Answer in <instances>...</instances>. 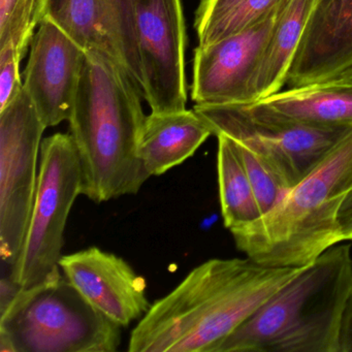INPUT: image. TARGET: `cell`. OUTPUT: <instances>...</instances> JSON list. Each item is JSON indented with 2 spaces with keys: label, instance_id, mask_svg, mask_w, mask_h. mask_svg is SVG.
I'll return each mask as SVG.
<instances>
[{
  "label": "cell",
  "instance_id": "20",
  "mask_svg": "<svg viewBox=\"0 0 352 352\" xmlns=\"http://www.w3.org/2000/svg\"><path fill=\"white\" fill-rule=\"evenodd\" d=\"M292 0H241L199 41L209 45L243 32L281 13Z\"/></svg>",
  "mask_w": 352,
  "mask_h": 352
},
{
  "label": "cell",
  "instance_id": "22",
  "mask_svg": "<svg viewBox=\"0 0 352 352\" xmlns=\"http://www.w3.org/2000/svg\"><path fill=\"white\" fill-rule=\"evenodd\" d=\"M22 58L13 46L0 49V110L23 88L20 75Z\"/></svg>",
  "mask_w": 352,
  "mask_h": 352
},
{
  "label": "cell",
  "instance_id": "10",
  "mask_svg": "<svg viewBox=\"0 0 352 352\" xmlns=\"http://www.w3.org/2000/svg\"><path fill=\"white\" fill-rule=\"evenodd\" d=\"M281 13L218 42L195 48L191 86L195 104L252 102L253 76Z\"/></svg>",
  "mask_w": 352,
  "mask_h": 352
},
{
  "label": "cell",
  "instance_id": "24",
  "mask_svg": "<svg viewBox=\"0 0 352 352\" xmlns=\"http://www.w3.org/2000/svg\"><path fill=\"white\" fill-rule=\"evenodd\" d=\"M338 223H339L342 241L352 242V188L346 195L341 208H340L339 214H338Z\"/></svg>",
  "mask_w": 352,
  "mask_h": 352
},
{
  "label": "cell",
  "instance_id": "13",
  "mask_svg": "<svg viewBox=\"0 0 352 352\" xmlns=\"http://www.w3.org/2000/svg\"><path fill=\"white\" fill-rule=\"evenodd\" d=\"M352 75V0H315L287 74L290 88Z\"/></svg>",
  "mask_w": 352,
  "mask_h": 352
},
{
  "label": "cell",
  "instance_id": "1",
  "mask_svg": "<svg viewBox=\"0 0 352 352\" xmlns=\"http://www.w3.org/2000/svg\"><path fill=\"white\" fill-rule=\"evenodd\" d=\"M304 267H275L249 257L212 258L154 302L129 338V352H215Z\"/></svg>",
  "mask_w": 352,
  "mask_h": 352
},
{
  "label": "cell",
  "instance_id": "17",
  "mask_svg": "<svg viewBox=\"0 0 352 352\" xmlns=\"http://www.w3.org/2000/svg\"><path fill=\"white\" fill-rule=\"evenodd\" d=\"M315 0H292L280 14L251 83L252 102L280 91L302 40Z\"/></svg>",
  "mask_w": 352,
  "mask_h": 352
},
{
  "label": "cell",
  "instance_id": "4",
  "mask_svg": "<svg viewBox=\"0 0 352 352\" xmlns=\"http://www.w3.org/2000/svg\"><path fill=\"white\" fill-rule=\"evenodd\" d=\"M352 188V131L271 211L232 232L239 250L267 267H305L343 242L338 214Z\"/></svg>",
  "mask_w": 352,
  "mask_h": 352
},
{
  "label": "cell",
  "instance_id": "14",
  "mask_svg": "<svg viewBox=\"0 0 352 352\" xmlns=\"http://www.w3.org/2000/svg\"><path fill=\"white\" fill-rule=\"evenodd\" d=\"M212 135L195 110L151 112L142 129L138 154L150 177L160 176L193 156Z\"/></svg>",
  "mask_w": 352,
  "mask_h": 352
},
{
  "label": "cell",
  "instance_id": "26",
  "mask_svg": "<svg viewBox=\"0 0 352 352\" xmlns=\"http://www.w3.org/2000/svg\"><path fill=\"white\" fill-rule=\"evenodd\" d=\"M348 80H350V81H352V75H351V77L349 78V79Z\"/></svg>",
  "mask_w": 352,
  "mask_h": 352
},
{
  "label": "cell",
  "instance_id": "11",
  "mask_svg": "<svg viewBox=\"0 0 352 352\" xmlns=\"http://www.w3.org/2000/svg\"><path fill=\"white\" fill-rule=\"evenodd\" d=\"M86 52L50 20L43 19L30 46L23 87L45 126L69 121Z\"/></svg>",
  "mask_w": 352,
  "mask_h": 352
},
{
  "label": "cell",
  "instance_id": "25",
  "mask_svg": "<svg viewBox=\"0 0 352 352\" xmlns=\"http://www.w3.org/2000/svg\"><path fill=\"white\" fill-rule=\"evenodd\" d=\"M21 285L16 283L11 277H3L0 282V313H3L13 302L21 290Z\"/></svg>",
  "mask_w": 352,
  "mask_h": 352
},
{
  "label": "cell",
  "instance_id": "9",
  "mask_svg": "<svg viewBox=\"0 0 352 352\" xmlns=\"http://www.w3.org/2000/svg\"><path fill=\"white\" fill-rule=\"evenodd\" d=\"M46 129L24 87L0 110V255L11 267L28 234Z\"/></svg>",
  "mask_w": 352,
  "mask_h": 352
},
{
  "label": "cell",
  "instance_id": "3",
  "mask_svg": "<svg viewBox=\"0 0 352 352\" xmlns=\"http://www.w3.org/2000/svg\"><path fill=\"white\" fill-rule=\"evenodd\" d=\"M351 289V246L336 245L305 265L215 352H340Z\"/></svg>",
  "mask_w": 352,
  "mask_h": 352
},
{
  "label": "cell",
  "instance_id": "12",
  "mask_svg": "<svg viewBox=\"0 0 352 352\" xmlns=\"http://www.w3.org/2000/svg\"><path fill=\"white\" fill-rule=\"evenodd\" d=\"M59 267L89 304L120 327L142 318L151 307L145 278L113 253L90 247L63 255Z\"/></svg>",
  "mask_w": 352,
  "mask_h": 352
},
{
  "label": "cell",
  "instance_id": "5",
  "mask_svg": "<svg viewBox=\"0 0 352 352\" xmlns=\"http://www.w3.org/2000/svg\"><path fill=\"white\" fill-rule=\"evenodd\" d=\"M121 327L57 274L0 313V352H114Z\"/></svg>",
  "mask_w": 352,
  "mask_h": 352
},
{
  "label": "cell",
  "instance_id": "23",
  "mask_svg": "<svg viewBox=\"0 0 352 352\" xmlns=\"http://www.w3.org/2000/svg\"><path fill=\"white\" fill-rule=\"evenodd\" d=\"M241 0H201L195 12V30L199 42Z\"/></svg>",
  "mask_w": 352,
  "mask_h": 352
},
{
  "label": "cell",
  "instance_id": "19",
  "mask_svg": "<svg viewBox=\"0 0 352 352\" xmlns=\"http://www.w3.org/2000/svg\"><path fill=\"white\" fill-rule=\"evenodd\" d=\"M40 0H0V49L13 46L21 58L38 25Z\"/></svg>",
  "mask_w": 352,
  "mask_h": 352
},
{
  "label": "cell",
  "instance_id": "16",
  "mask_svg": "<svg viewBox=\"0 0 352 352\" xmlns=\"http://www.w3.org/2000/svg\"><path fill=\"white\" fill-rule=\"evenodd\" d=\"M290 120L320 127L352 126V81L290 88L259 100Z\"/></svg>",
  "mask_w": 352,
  "mask_h": 352
},
{
  "label": "cell",
  "instance_id": "21",
  "mask_svg": "<svg viewBox=\"0 0 352 352\" xmlns=\"http://www.w3.org/2000/svg\"><path fill=\"white\" fill-rule=\"evenodd\" d=\"M232 141L248 175L261 213L265 215L282 201L289 191V186L265 158L247 146Z\"/></svg>",
  "mask_w": 352,
  "mask_h": 352
},
{
  "label": "cell",
  "instance_id": "7",
  "mask_svg": "<svg viewBox=\"0 0 352 352\" xmlns=\"http://www.w3.org/2000/svg\"><path fill=\"white\" fill-rule=\"evenodd\" d=\"M193 110L214 135H228L265 158L292 188L352 131L290 120L261 102L199 106Z\"/></svg>",
  "mask_w": 352,
  "mask_h": 352
},
{
  "label": "cell",
  "instance_id": "15",
  "mask_svg": "<svg viewBox=\"0 0 352 352\" xmlns=\"http://www.w3.org/2000/svg\"><path fill=\"white\" fill-rule=\"evenodd\" d=\"M56 24L86 53L108 55L123 65L113 0H40L38 23Z\"/></svg>",
  "mask_w": 352,
  "mask_h": 352
},
{
  "label": "cell",
  "instance_id": "18",
  "mask_svg": "<svg viewBox=\"0 0 352 352\" xmlns=\"http://www.w3.org/2000/svg\"><path fill=\"white\" fill-rule=\"evenodd\" d=\"M216 137L220 207L224 226L232 232L254 223L263 213L234 142L222 133Z\"/></svg>",
  "mask_w": 352,
  "mask_h": 352
},
{
  "label": "cell",
  "instance_id": "8",
  "mask_svg": "<svg viewBox=\"0 0 352 352\" xmlns=\"http://www.w3.org/2000/svg\"><path fill=\"white\" fill-rule=\"evenodd\" d=\"M82 187L81 160L71 135L45 138L28 234L9 275L22 287H32L60 274L65 228Z\"/></svg>",
  "mask_w": 352,
  "mask_h": 352
},
{
  "label": "cell",
  "instance_id": "6",
  "mask_svg": "<svg viewBox=\"0 0 352 352\" xmlns=\"http://www.w3.org/2000/svg\"><path fill=\"white\" fill-rule=\"evenodd\" d=\"M123 65L152 113L185 110L186 28L181 0H113Z\"/></svg>",
  "mask_w": 352,
  "mask_h": 352
},
{
  "label": "cell",
  "instance_id": "2",
  "mask_svg": "<svg viewBox=\"0 0 352 352\" xmlns=\"http://www.w3.org/2000/svg\"><path fill=\"white\" fill-rule=\"evenodd\" d=\"M141 96L116 60L86 53L69 122L81 160L82 195L94 203L137 195L150 178L138 154L146 119Z\"/></svg>",
  "mask_w": 352,
  "mask_h": 352
}]
</instances>
